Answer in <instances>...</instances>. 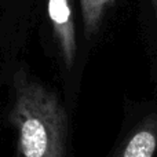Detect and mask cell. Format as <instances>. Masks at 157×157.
I'll return each instance as SVG.
<instances>
[{"mask_svg": "<svg viewBox=\"0 0 157 157\" xmlns=\"http://www.w3.org/2000/svg\"><path fill=\"white\" fill-rule=\"evenodd\" d=\"M8 119L17 131V157H66L68 116L54 91L18 69Z\"/></svg>", "mask_w": 157, "mask_h": 157, "instance_id": "6da1fadb", "label": "cell"}, {"mask_svg": "<svg viewBox=\"0 0 157 157\" xmlns=\"http://www.w3.org/2000/svg\"><path fill=\"white\" fill-rule=\"evenodd\" d=\"M47 13L62 65L66 69H72L77 52L76 25L72 0H48Z\"/></svg>", "mask_w": 157, "mask_h": 157, "instance_id": "7a4b0ae2", "label": "cell"}, {"mask_svg": "<svg viewBox=\"0 0 157 157\" xmlns=\"http://www.w3.org/2000/svg\"><path fill=\"white\" fill-rule=\"evenodd\" d=\"M157 152V114L145 117L113 157H155Z\"/></svg>", "mask_w": 157, "mask_h": 157, "instance_id": "3957f363", "label": "cell"}, {"mask_svg": "<svg viewBox=\"0 0 157 157\" xmlns=\"http://www.w3.org/2000/svg\"><path fill=\"white\" fill-rule=\"evenodd\" d=\"M116 0H80L84 33L88 39L99 32L108 13L113 8Z\"/></svg>", "mask_w": 157, "mask_h": 157, "instance_id": "277c9868", "label": "cell"}, {"mask_svg": "<svg viewBox=\"0 0 157 157\" xmlns=\"http://www.w3.org/2000/svg\"><path fill=\"white\" fill-rule=\"evenodd\" d=\"M155 3H156V10H157V0H155Z\"/></svg>", "mask_w": 157, "mask_h": 157, "instance_id": "5b68a950", "label": "cell"}]
</instances>
